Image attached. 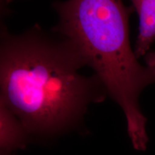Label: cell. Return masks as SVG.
Returning a JSON list of instances; mask_svg holds the SVG:
<instances>
[{
    "label": "cell",
    "mask_w": 155,
    "mask_h": 155,
    "mask_svg": "<svg viewBox=\"0 0 155 155\" xmlns=\"http://www.w3.org/2000/svg\"><path fill=\"white\" fill-rule=\"evenodd\" d=\"M1 155H12V154H9V153H1Z\"/></svg>",
    "instance_id": "6"
},
{
    "label": "cell",
    "mask_w": 155,
    "mask_h": 155,
    "mask_svg": "<svg viewBox=\"0 0 155 155\" xmlns=\"http://www.w3.org/2000/svg\"><path fill=\"white\" fill-rule=\"evenodd\" d=\"M29 134L15 114L0 101V148L1 153L12 154L25 149L30 140Z\"/></svg>",
    "instance_id": "3"
},
{
    "label": "cell",
    "mask_w": 155,
    "mask_h": 155,
    "mask_svg": "<svg viewBox=\"0 0 155 155\" xmlns=\"http://www.w3.org/2000/svg\"><path fill=\"white\" fill-rule=\"evenodd\" d=\"M69 40L35 25L12 34L1 25L0 101L30 137H51L82 124L88 106L104 101L107 90Z\"/></svg>",
    "instance_id": "1"
},
{
    "label": "cell",
    "mask_w": 155,
    "mask_h": 155,
    "mask_svg": "<svg viewBox=\"0 0 155 155\" xmlns=\"http://www.w3.org/2000/svg\"><path fill=\"white\" fill-rule=\"evenodd\" d=\"M139 16V33L134 53L140 58L148 55L155 42V0H129Z\"/></svg>",
    "instance_id": "4"
},
{
    "label": "cell",
    "mask_w": 155,
    "mask_h": 155,
    "mask_svg": "<svg viewBox=\"0 0 155 155\" xmlns=\"http://www.w3.org/2000/svg\"><path fill=\"white\" fill-rule=\"evenodd\" d=\"M12 0H1V19L5 18L9 15L8 5Z\"/></svg>",
    "instance_id": "5"
},
{
    "label": "cell",
    "mask_w": 155,
    "mask_h": 155,
    "mask_svg": "<svg viewBox=\"0 0 155 155\" xmlns=\"http://www.w3.org/2000/svg\"><path fill=\"white\" fill-rule=\"evenodd\" d=\"M58 22L52 29L69 40L100 78L124 114L134 148L145 151L147 119L139 104L141 93L155 83V53L139 61L130 42L129 18L134 12L122 0L55 2Z\"/></svg>",
    "instance_id": "2"
}]
</instances>
